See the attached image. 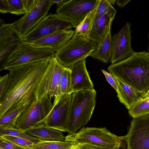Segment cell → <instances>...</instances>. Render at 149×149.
I'll return each instance as SVG.
<instances>
[{
  "mask_svg": "<svg viewBox=\"0 0 149 149\" xmlns=\"http://www.w3.org/2000/svg\"><path fill=\"white\" fill-rule=\"evenodd\" d=\"M50 58L12 67L4 91L0 96V118L23 96L37 88Z\"/></svg>",
  "mask_w": 149,
  "mask_h": 149,
  "instance_id": "6da1fadb",
  "label": "cell"
},
{
  "mask_svg": "<svg viewBox=\"0 0 149 149\" xmlns=\"http://www.w3.org/2000/svg\"><path fill=\"white\" fill-rule=\"evenodd\" d=\"M109 73L132 86L142 94L149 90V54L135 52L127 58L108 67Z\"/></svg>",
  "mask_w": 149,
  "mask_h": 149,
  "instance_id": "7a4b0ae2",
  "label": "cell"
},
{
  "mask_svg": "<svg viewBox=\"0 0 149 149\" xmlns=\"http://www.w3.org/2000/svg\"><path fill=\"white\" fill-rule=\"evenodd\" d=\"M65 140L80 144L81 149H119L122 140L105 127H83L78 132L69 133Z\"/></svg>",
  "mask_w": 149,
  "mask_h": 149,
  "instance_id": "3957f363",
  "label": "cell"
},
{
  "mask_svg": "<svg viewBox=\"0 0 149 149\" xmlns=\"http://www.w3.org/2000/svg\"><path fill=\"white\" fill-rule=\"evenodd\" d=\"M95 89L75 92L72 94L67 132L73 134L90 120L95 106Z\"/></svg>",
  "mask_w": 149,
  "mask_h": 149,
  "instance_id": "277c9868",
  "label": "cell"
},
{
  "mask_svg": "<svg viewBox=\"0 0 149 149\" xmlns=\"http://www.w3.org/2000/svg\"><path fill=\"white\" fill-rule=\"evenodd\" d=\"M97 44L89 38L74 35L59 50L54 57L65 67L69 68L85 60L97 48Z\"/></svg>",
  "mask_w": 149,
  "mask_h": 149,
  "instance_id": "5b68a950",
  "label": "cell"
},
{
  "mask_svg": "<svg viewBox=\"0 0 149 149\" xmlns=\"http://www.w3.org/2000/svg\"><path fill=\"white\" fill-rule=\"evenodd\" d=\"M54 56L51 58L37 87V100L46 97H54V103H57L59 97V85L62 73L65 68Z\"/></svg>",
  "mask_w": 149,
  "mask_h": 149,
  "instance_id": "8992f818",
  "label": "cell"
},
{
  "mask_svg": "<svg viewBox=\"0 0 149 149\" xmlns=\"http://www.w3.org/2000/svg\"><path fill=\"white\" fill-rule=\"evenodd\" d=\"M121 137L123 149H149V114L133 118L127 134Z\"/></svg>",
  "mask_w": 149,
  "mask_h": 149,
  "instance_id": "52a82bcc",
  "label": "cell"
},
{
  "mask_svg": "<svg viewBox=\"0 0 149 149\" xmlns=\"http://www.w3.org/2000/svg\"><path fill=\"white\" fill-rule=\"evenodd\" d=\"M52 106L51 98L49 97L36 100L22 113L15 128L27 130L41 125L42 121L49 114Z\"/></svg>",
  "mask_w": 149,
  "mask_h": 149,
  "instance_id": "ba28073f",
  "label": "cell"
},
{
  "mask_svg": "<svg viewBox=\"0 0 149 149\" xmlns=\"http://www.w3.org/2000/svg\"><path fill=\"white\" fill-rule=\"evenodd\" d=\"M99 0H71L57 6L56 13L76 28L97 6Z\"/></svg>",
  "mask_w": 149,
  "mask_h": 149,
  "instance_id": "9c48e42d",
  "label": "cell"
},
{
  "mask_svg": "<svg viewBox=\"0 0 149 149\" xmlns=\"http://www.w3.org/2000/svg\"><path fill=\"white\" fill-rule=\"evenodd\" d=\"M55 53L51 49L37 48L23 42L9 58L3 70L29 62L50 59L54 56Z\"/></svg>",
  "mask_w": 149,
  "mask_h": 149,
  "instance_id": "30bf717a",
  "label": "cell"
},
{
  "mask_svg": "<svg viewBox=\"0 0 149 149\" xmlns=\"http://www.w3.org/2000/svg\"><path fill=\"white\" fill-rule=\"evenodd\" d=\"M74 27L67 20L57 14L50 13L45 16L31 32L22 38L24 42L33 41L56 31L69 30Z\"/></svg>",
  "mask_w": 149,
  "mask_h": 149,
  "instance_id": "8fae6325",
  "label": "cell"
},
{
  "mask_svg": "<svg viewBox=\"0 0 149 149\" xmlns=\"http://www.w3.org/2000/svg\"><path fill=\"white\" fill-rule=\"evenodd\" d=\"M131 24L127 22L111 37L110 61L113 64L124 60L135 52L131 47Z\"/></svg>",
  "mask_w": 149,
  "mask_h": 149,
  "instance_id": "7c38bea8",
  "label": "cell"
},
{
  "mask_svg": "<svg viewBox=\"0 0 149 149\" xmlns=\"http://www.w3.org/2000/svg\"><path fill=\"white\" fill-rule=\"evenodd\" d=\"M53 4L51 0H38L29 12L14 23L22 37L31 32L48 15Z\"/></svg>",
  "mask_w": 149,
  "mask_h": 149,
  "instance_id": "4fadbf2b",
  "label": "cell"
},
{
  "mask_svg": "<svg viewBox=\"0 0 149 149\" xmlns=\"http://www.w3.org/2000/svg\"><path fill=\"white\" fill-rule=\"evenodd\" d=\"M72 94L63 95L56 103H53L51 111L43 120L42 125L46 127L67 132L66 126Z\"/></svg>",
  "mask_w": 149,
  "mask_h": 149,
  "instance_id": "5bb4252c",
  "label": "cell"
},
{
  "mask_svg": "<svg viewBox=\"0 0 149 149\" xmlns=\"http://www.w3.org/2000/svg\"><path fill=\"white\" fill-rule=\"evenodd\" d=\"M37 88L30 91L16 102L6 113L0 118V128H15L18 118L25 109L36 101Z\"/></svg>",
  "mask_w": 149,
  "mask_h": 149,
  "instance_id": "9a60e30c",
  "label": "cell"
},
{
  "mask_svg": "<svg viewBox=\"0 0 149 149\" xmlns=\"http://www.w3.org/2000/svg\"><path fill=\"white\" fill-rule=\"evenodd\" d=\"M22 37L15 27L0 32V71L9 58L23 42Z\"/></svg>",
  "mask_w": 149,
  "mask_h": 149,
  "instance_id": "2e32d148",
  "label": "cell"
},
{
  "mask_svg": "<svg viewBox=\"0 0 149 149\" xmlns=\"http://www.w3.org/2000/svg\"><path fill=\"white\" fill-rule=\"evenodd\" d=\"M74 34L75 31L72 30L58 31L27 43L37 48L51 49L56 52L61 49Z\"/></svg>",
  "mask_w": 149,
  "mask_h": 149,
  "instance_id": "e0dca14e",
  "label": "cell"
},
{
  "mask_svg": "<svg viewBox=\"0 0 149 149\" xmlns=\"http://www.w3.org/2000/svg\"><path fill=\"white\" fill-rule=\"evenodd\" d=\"M86 60L78 62L69 67L71 85L74 92L94 89V85L87 70Z\"/></svg>",
  "mask_w": 149,
  "mask_h": 149,
  "instance_id": "ac0fdd59",
  "label": "cell"
},
{
  "mask_svg": "<svg viewBox=\"0 0 149 149\" xmlns=\"http://www.w3.org/2000/svg\"><path fill=\"white\" fill-rule=\"evenodd\" d=\"M113 76L117 86V96L120 102L129 110L142 98V94L122 80Z\"/></svg>",
  "mask_w": 149,
  "mask_h": 149,
  "instance_id": "d6986e66",
  "label": "cell"
},
{
  "mask_svg": "<svg viewBox=\"0 0 149 149\" xmlns=\"http://www.w3.org/2000/svg\"><path fill=\"white\" fill-rule=\"evenodd\" d=\"M114 18L115 17H113L110 20L101 37L97 49L90 56L103 63H107L110 58L112 37L111 27Z\"/></svg>",
  "mask_w": 149,
  "mask_h": 149,
  "instance_id": "ffe728a7",
  "label": "cell"
},
{
  "mask_svg": "<svg viewBox=\"0 0 149 149\" xmlns=\"http://www.w3.org/2000/svg\"><path fill=\"white\" fill-rule=\"evenodd\" d=\"M26 134L43 141H52L64 140L62 132L41 125L37 127L24 130Z\"/></svg>",
  "mask_w": 149,
  "mask_h": 149,
  "instance_id": "44dd1931",
  "label": "cell"
},
{
  "mask_svg": "<svg viewBox=\"0 0 149 149\" xmlns=\"http://www.w3.org/2000/svg\"><path fill=\"white\" fill-rule=\"evenodd\" d=\"M116 13H108L102 15H95L94 22L91 30L89 38L97 45L104 31L110 20L115 17Z\"/></svg>",
  "mask_w": 149,
  "mask_h": 149,
  "instance_id": "7402d4cb",
  "label": "cell"
},
{
  "mask_svg": "<svg viewBox=\"0 0 149 149\" xmlns=\"http://www.w3.org/2000/svg\"><path fill=\"white\" fill-rule=\"evenodd\" d=\"M80 144L72 141H41L34 143L29 149H81Z\"/></svg>",
  "mask_w": 149,
  "mask_h": 149,
  "instance_id": "603a6c76",
  "label": "cell"
},
{
  "mask_svg": "<svg viewBox=\"0 0 149 149\" xmlns=\"http://www.w3.org/2000/svg\"><path fill=\"white\" fill-rule=\"evenodd\" d=\"M0 12L2 14L10 13L16 15L26 13L22 0H0Z\"/></svg>",
  "mask_w": 149,
  "mask_h": 149,
  "instance_id": "cb8c5ba5",
  "label": "cell"
},
{
  "mask_svg": "<svg viewBox=\"0 0 149 149\" xmlns=\"http://www.w3.org/2000/svg\"><path fill=\"white\" fill-rule=\"evenodd\" d=\"M98 4L95 8L87 15L84 19L75 28V35L89 38L94 22Z\"/></svg>",
  "mask_w": 149,
  "mask_h": 149,
  "instance_id": "d4e9b609",
  "label": "cell"
},
{
  "mask_svg": "<svg viewBox=\"0 0 149 149\" xmlns=\"http://www.w3.org/2000/svg\"><path fill=\"white\" fill-rule=\"evenodd\" d=\"M71 71L69 68L65 67L61 77L59 85V97L64 94H72L74 93L71 85Z\"/></svg>",
  "mask_w": 149,
  "mask_h": 149,
  "instance_id": "484cf974",
  "label": "cell"
},
{
  "mask_svg": "<svg viewBox=\"0 0 149 149\" xmlns=\"http://www.w3.org/2000/svg\"><path fill=\"white\" fill-rule=\"evenodd\" d=\"M133 118L149 114V97L141 98L128 110Z\"/></svg>",
  "mask_w": 149,
  "mask_h": 149,
  "instance_id": "4316f807",
  "label": "cell"
},
{
  "mask_svg": "<svg viewBox=\"0 0 149 149\" xmlns=\"http://www.w3.org/2000/svg\"><path fill=\"white\" fill-rule=\"evenodd\" d=\"M3 135H10L22 138L35 143L42 141L38 138L26 133L24 131V130L15 128L12 129L0 128V136Z\"/></svg>",
  "mask_w": 149,
  "mask_h": 149,
  "instance_id": "83f0119b",
  "label": "cell"
},
{
  "mask_svg": "<svg viewBox=\"0 0 149 149\" xmlns=\"http://www.w3.org/2000/svg\"><path fill=\"white\" fill-rule=\"evenodd\" d=\"M116 1L115 0H99L96 15H102L108 13L116 14L117 11L113 7Z\"/></svg>",
  "mask_w": 149,
  "mask_h": 149,
  "instance_id": "f1b7e54d",
  "label": "cell"
},
{
  "mask_svg": "<svg viewBox=\"0 0 149 149\" xmlns=\"http://www.w3.org/2000/svg\"><path fill=\"white\" fill-rule=\"evenodd\" d=\"M0 138L26 149H29L35 143L22 138L10 135H3L0 136Z\"/></svg>",
  "mask_w": 149,
  "mask_h": 149,
  "instance_id": "f546056e",
  "label": "cell"
},
{
  "mask_svg": "<svg viewBox=\"0 0 149 149\" xmlns=\"http://www.w3.org/2000/svg\"><path fill=\"white\" fill-rule=\"evenodd\" d=\"M0 149H26L0 138Z\"/></svg>",
  "mask_w": 149,
  "mask_h": 149,
  "instance_id": "4dcf8cb0",
  "label": "cell"
},
{
  "mask_svg": "<svg viewBox=\"0 0 149 149\" xmlns=\"http://www.w3.org/2000/svg\"><path fill=\"white\" fill-rule=\"evenodd\" d=\"M101 70L104 74L107 81L116 91L117 90V86L113 75L104 70L102 69Z\"/></svg>",
  "mask_w": 149,
  "mask_h": 149,
  "instance_id": "1f68e13d",
  "label": "cell"
},
{
  "mask_svg": "<svg viewBox=\"0 0 149 149\" xmlns=\"http://www.w3.org/2000/svg\"><path fill=\"white\" fill-rule=\"evenodd\" d=\"M38 1V0H22L25 13L29 12L35 6Z\"/></svg>",
  "mask_w": 149,
  "mask_h": 149,
  "instance_id": "d6a6232c",
  "label": "cell"
},
{
  "mask_svg": "<svg viewBox=\"0 0 149 149\" xmlns=\"http://www.w3.org/2000/svg\"><path fill=\"white\" fill-rule=\"evenodd\" d=\"M9 74H6L0 77V96L2 94L7 84Z\"/></svg>",
  "mask_w": 149,
  "mask_h": 149,
  "instance_id": "836d02e7",
  "label": "cell"
},
{
  "mask_svg": "<svg viewBox=\"0 0 149 149\" xmlns=\"http://www.w3.org/2000/svg\"><path fill=\"white\" fill-rule=\"evenodd\" d=\"M131 1V0H118L116 1V3L120 7L124 8L128 3Z\"/></svg>",
  "mask_w": 149,
  "mask_h": 149,
  "instance_id": "e575fe53",
  "label": "cell"
},
{
  "mask_svg": "<svg viewBox=\"0 0 149 149\" xmlns=\"http://www.w3.org/2000/svg\"><path fill=\"white\" fill-rule=\"evenodd\" d=\"M52 3H57V6L59 5L63 2V0H51Z\"/></svg>",
  "mask_w": 149,
  "mask_h": 149,
  "instance_id": "d590c367",
  "label": "cell"
},
{
  "mask_svg": "<svg viewBox=\"0 0 149 149\" xmlns=\"http://www.w3.org/2000/svg\"><path fill=\"white\" fill-rule=\"evenodd\" d=\"M149 97V90L148 91L147 93L144 95L141 98H146L148 97Z\"/></svg>",
  "mask_w": 149,
  "mask_h": 149,
  "instance_id": "8d00e7d4",
  "label": "cell"
},
{
  "mask_svg": "<svg viewBox=\"0 0 149 149\" xmlns=\"http://www.w3.org/2000/svg\"><path fill=\"white\" fill-rule=\"evenodd\" d=\"M148 53L149 54V33L148 34Z\"/></svg>",
  "mask_w": 149,
  "mask_h": 149,
  "instance_id": "74e56055",
  "label": "cell"
}]
</instances>
